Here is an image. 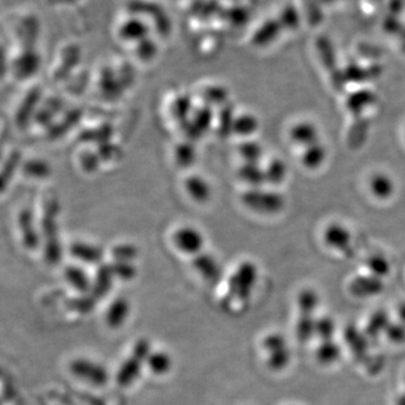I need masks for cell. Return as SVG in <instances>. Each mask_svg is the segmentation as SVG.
Masks as SVG:
<instances>
[{"instance_id":"cell-1","label":"cell","mask_w":405,"mask_h":405,"mask_svg":"<svg viewBox=\"0 0 405 405\" xmlns=\"http://www.w3.org/2000/svg\"><path fill=\"white\" fill-rule=\"evenodd\" d=\"M241 201L248 210L259 214H276L285 206L282 194L266 189L250 188L241 195Z\"/></svg>"},{"instance_id":"cell-2","label":"cell","mask_w":405,"mask_h":405,"mask_svg":"<svg viewBox=\"0 0 405 405\" xmlns=\"http://www.w3.org/2000/svg\"><path fill=\"white\" fill-rule=\"evenodd\" d=\"M171 242L180 253L194 258L204 250V233L194 225H180L171 234Z\"/></svg>"},{"instance_id":"cell-3","label":"cell","mask_w":405,"mask_h":405,"mask_svg":"<svg viewBox=\"0 0 405 405\" xmlns=\"http://www.w3.org/2000/svg\"><path fill=\"white\" fill-rule=\"evenodd\" d=\"M151 354L150 345L147 340L136 342L131 357L124 361L116 374V381L120 386H129L138 377L141 372L142 363H147Z\"/></svg>"},{"instance_id":"cell-4","label":"cell","mask_w":405,"mask_h":405,"mask_svg":"<svg viewBox=\"0 0 405 405\" xmlns=\"http://www.w3.org/2000/svg\"><path fill=\"white\" fill-rule=\"evenodd\" d=\"M257 267L250 261H244L234 270L230 280L228 287L230 291L239 300H246L249 298L253 286L257 282Z\"/></svg>"},{"instance_id":"cell-5","label":"cell","mask_w":405,"mask_h":405,"mask_svg":"<svg viewBox=\"0 0 405 405\" xmlns=\"http://www.w3.org/2000/svg\"><path fill=\"white\" fill-rule=\"evenodd\" d=\"M73 375L95 386H102L109 379L107 369L93 360L75 359L70 365Z\"/></svg>"},{"instance_id":"cell-6","label":"cell","mask_w":405,"mask_h":405,"mask_svg":"<svg viewBox=\"0 0 405 405\" xmlns=\"http://www.w3.org/2000/svg\"><path fill=\"white\" fill-rule=\"evenodd\" d=\"M17 226L21 233V242L26 249H37L41 246L42 234L32 210H21L17 217Z\"/></svg>"},{"instance_id":"cell-7","label":"cell","mask_w":405,"mask_h":405,"mask_svg":"<svg viewBox=\"0 0 405 405\" xmlns=\"http://www.w3.org/2000/svg\"><path fill=\"white\" fill-rule=\"evenodd\" d=\"M183 190L195 204L205 205L210 201L213 189L210 181L198 174H190L183 180Z\"/></svg>"},{"instance_id":"cell-8","label":"cell","mask_w":405,"mask_h":405,"mask_svg":"<svg viewBox=\"0 0 405 405\" xmlns=\"http://www.w3.org/2000/svg\"><path fill=\"white\" fill-rule=\"evenodd\" d=\"M324 240L327 246L333 249L341 251L345 255H352V246H351V233L348 228L339 224L333 223L325 228L324 232Z\"/></svg>"},{"instance_id":"cell-9","label":"cell","mask_w":405,"mask_h":405,"mask_svg":"<svg viewBox=\"0 0 405 405\" xmlns=\"http://www.w3.org/2000/svg\"><path fill=\"white\" fill-rule=\"evenodd\" d=\"M69 253L75 260L86 264H102L104 259V250L102 246L86 241L71 242Z\"/></svg>"},{"instance_id":"cell-10","label":"cell","mask_w":405,"mask_h":405,"mask_svg":"<svg viewBox=\"0 0 405 405\" xmlns=\"http://www.w3.org/2000/svg\"><path fill=\"white\" fill-rule=\"evenodd\" d=\"M192 267L201 275V278L208 282H219L222 276V270L213 255L201 252L192 258Z\"/></svg>"},{"instance_id":"cell-11","label":"cell","mask_w":405,"mask_h":405,"mask_svg":"<svg viewBox=\"0 0 405 405\" xmlns=\"http://www.w3.org/2000/svg\"><path fill=\"white\" fill-rule=\"evenodd\" d=\"M63 277L73 289L79 291L81 294H86L88 291H91L93 279L89 276V273L84 270V268L80 267L78 264L66 266L63 271Z\"/></svg>"},{"instance_id":"cell-12","label":"cell","mask_w":405,"mask_h":405,"mask_svg":"<svg viewBox=\"0 0 405 405\" xmlns=\"http://www.w3.org/2000/svg\"><path fill=\"white\" fill-rule=\"evenodd\" d=\"M375 102V93H372V90L361 89L351 93L347 97L345 106L351 114L354 115V118H357V117H361L363 111H366L367 108L374 105Z\"/></svg>"},{"instance_id":"cell-13","label":"cell","mask_w":405,"mask_h":405,"mask_svg":"<svg viewBox=\"0 0 405 405\" xmlns=\"http://www.w3.org/2000/svg\"><path fill=\"white\" fill-rule=\"evenodd\" d=\"M383 287L384 284L381 282V278L372 275L356 277L350 282L351 293L360 297L378 294Z\"/></svg>"},{"instance_id":"cell-14","label":"cell","mask_w":405,"mask_h":405,"mask_svg":"<svg viewBox=\"0 0 405 405\" xmlns=\"http://www.w3.org/2000/svg\"><path fill=\"white\" fill-rule=\"evenodd\" d=\"M198 159V151L194 141L183 140L177 143L174 149V163L179 168L188 169L195 165Z\"/></svg>"},{"instance_id":"cell-15","label":"cell","mask_w":405,"mask_h":405,"mask_svg":"<svg viewBox=\"0 0 405 405\" xmlns=\"http://www.w3.org/2000/svg\"><path fill=\"white\" fill-rule=\"evenodd\" d=\"M237 177L242 183H246L251 188H259L261 185L267 183L264 169L261 168L259 163L243 162L240 168L237 169Z\"/></svg>"},{"instance_id":"cell-16","label":"cell","mask_w":405,"mask_h":405,"mask_svg":"<svg viewBox=\"0 0 405 405\" xmlns=\"http://www.w3.org/2000/svg\"><path fill=\"white\" fill-rule=\"evenodd\" d=\"M230 93L222 84H206L201 91V102L212 108H221L228 104Z\"/></svg>"},{"instance_id":"cell-17","label":"cell","mask_w":405,"mask_h":405,"mask_svg":"<svg viewBox=\"0 0 405 405\" xmlns=\"http://www.w3.org/2000/svg\"><path fill=\"white\" fill-rule=\"evenodd\" d=\"M129 313V300L124 297H117L116 300H113L111 305L108 306L107 312H106L107 325L114 329L120 327L126 321Z\"/></svg>"},{"instance_id":"cell-18","label":"cell","mask_w":405,"mask_h":405,"mask_svg":"<svg viewBox=\"0 0 405 405\" xmlns=\"http://www.w3.org/2000/svg\"><path fill=\"white\" fill-rule=\"evenodd\" d=\"M194 108L195 107L192 104V97L187 93H179L171 102V116L180 124V126H183L192 116Z\"/></svg>"},{"instance_id":"cell-19","label":"cell","mask_w":405,"mask_h":405,"mask_svg":"<svg viewBox=\"0 0 405 405\" xmlns=\"http://www.w3.org/2000/svg\"><path fill=\"white\" fill-rule=\"evenodd\" d=\"M293 142L302 147H309L318 141V131L314 124L309 122H300L291 129Z\"/></svg>"},{"instance_id":"cell-20","label":"cell","mask_w":405,"mask_h":405,"mask_svg":"<svg viewBox=\"0 0 405 405\" xmlns=\"http://www.w3.org/2000/svg\"><path fill=\"white\" fill-rule=\"evenodd\" d=\"M114 278V271L111 269V264H102L93 279L91 291L93 297H102L107 294L111 291Z\"/></svg>"},{"instance_id":"cell-21","label":"cell","mask_w":405,"mask_h":405,"mask_svg":"<svg viewBox=\"0 0 405 405\" xmlns=\"http://www.w3.org/2000/svg\"><path fill=\"white\" fill-rule=\"evenodd\" d=\"M259 129V120L257 116L250 113L237 114L234 118L233 134L240 138H248L255 134Z\"/></svg>"},{"instance_id":"cell-22","label":"cell","mask_w":405,"mask_h":405,"mask_svg":"<svg viewBox=\"0 0 405 405\" xmlns=\"http://www.w3.org/2000/svg\"><path fill=\"white\" fill-rule=\"evenodd\" d=\"M237 114L234 113L233 106L228 102L223 107L219 108V113L216 115L215 127L217 129L219 136L228 138L233 133L234 118Z\"/></svg>"},{"instance_id":"cell-23","label":"cell","mask_w":405,"mask_h":405,"mask_svg":"<svg viewBox=\"0 0 405 405\" xmlns=\"http://www.w3.org/2000/svg\"><path fill=\"white\" fill-rule=\"evenodd\" d=\"M370 190L379 199H388L393 195L395 185L390 176L385 174H375L370 178Z\"/></svg>"},{"instance_id":"cell-24","label":"cell","mask_w":405,"mask_h":405,"mask_svg":"<svg viewBox=\"0 0 405 405\" xmlns=\"http://www.w3.org/2000/svg\"><path fill=\"white\" fill-rule=\"evenodd\" d=\"M325 159H327V149L320 142L306 147L302 156L303 165L309 169L320 168Z\"/></svg>"},{"instance_id":"cell-25","label":"cell","mask_w":405,"mask_h":405,"mask_svg":"<svg viewBox=\"0 0 405 405\" xmlns=\"http://www.w3.org/2000/svg\"><path fill=\"white\" fill-rule=\"evenodd\" d=\"M237 152L243 162L248 163H260L261 158L264 156V147L259 142L246 138L241 142L237 147Z\"/></svg>"},{"instance_id":"cell-26","label":"cell","mask_w":405,"mask_h":405,"mask_svg":"<svg viewBox=\"0 0 405 405\" xmlns=\"http://www.w3.org/2000/svg\"><path fill=\"white\" fill-rule=\"evenodd\" d=\"M369 131V120L363 116L357 117L349 131L348 142L351 147H359L367 138Z\"/></svg>"},{"instance_id":"cell-27","label":"cell","mask_w":405,"mask_h":405,"mask_svg":"<svg viewBox=\"0 0 405 405\" xmlns=\"http://www.w3.org/2000/svg\"><path fill=\"white\" fill-rule=\"evenodd\" d=\"M23 172L27 177L33 179H45L51 174V165L48 161L42 159H30L24 162L23 165Z\"/></svg>"},{"instance_id":"cell-28","label":"cell","mask_w":405,"mask_h":405,"mask_svg":"<svg viewBox=\"0 0 405 405\" xmlns=\"http://www.w3.org/2000/svg\"><path fill=\"white\" fill-rule=\"evenodd\" d=\"M171 363L172 361H171L170 356L163 351L151 352L147 359V367L156 375H163L165 372H168L171 368Z\"/></svg>"},{"instance_id":"cell-29","label":"cell","mask_w":405,"mask_h":405,"mask_svg":"<svg viewBox=\"0 0 405 405\" xmlns=\"http://www.w3.org/2000/svg\"><path fill=\"white\" fill-rule=\"evenodd\" d=\"M266 180L271 185H280L287 176V165L280 159H273L264 168Z\"/></svg>"},{"instance_id":"cell-30","label":"cell","mask_w":405,"mask_h":405,"mask_svg":"<svg viewBox=\"0 0 405 405\" xmlns=\"http://www.w3.org/2000/svg\"><path fill=\"white\" fill-rule=\"evenodd\" d=\"M102 158L97 151L84 150L79 153L78 165L86 174H93L98 170L102 163Z\"/></svg>"},{"instance_id":"cell-31","label":"cell","mask_w":405,"mask_h":405,"mask_svg":"<svg viewBox=\"0 0 405 405\" xmlns=\"http://www.w3.org/2000/svg\"><path fill=\"white\" fill-rule=\"evenodd\" d=\"M366 266L372 276L381 277L386 276L390 273V264L385 258L384 255H372L367 259Z\"/></svg>"},{"instance_id":"cell-32","label":"cell","mask_w":405,"mask_h":405,"mask_svg":"<svg viewBox=\"0 0 405 405\" xmlns=\"http://www.w3.org/2000/svg\"><path fill=\"white\" fill-rule=\"evenodd\" d=\"M111 255H113L114 261L133 262L138 257V249L131 243H120L113 248Z\"/></svg>"},{"instance_id":"cell-33","label":"cell","mask_w":405,"mask_h":405,"mask_svg":"<svg viewBox=\"0 0 405 405\" xmlns=\"http://www.w3.org/2000/svg\"><path fill=\"white\" fill-rule=\"evenodd\" d=\"M111 269L114 271L115 277L120 278L122 280H129V279L134 278L136 275V268H135L133 262H127V261H114V264H111Z\"/></svg>"},{"instance_id":"cell-34","label":"cell","mask_w":405,"mask_h":405,"mask_svg":"<svg viewBox=\"0 0 405 405\" xmlns=\"http://www.w3.org/2000/svg\"><path fill=\"white\" fill-rule=\"evenodd\" d=\"M144 43H145V45H143L142 41L141 42L138 43V45H136V48H138L136 54H138L140 60L151 61L152 59H154V57H156V46H154V44H149L147 39H144Z\"/></svg>"},{"instance_id":"cell-35","label":"cell","mask_w":405,"mask_h":405,"mask_svg":"<svg viewBox=\"0 0 405 405\" xmlns=\"http://www.w3.org/2000/svg\"><path fill=\"white\" fill-rule=\"evenodd\" d=\"M93 296H81L79 298L71 300V305L73 309H77L79 312H89L93 309Z\"/></svg>"},{"instance_id":"cell-36","label":"cell","mask_w":405,"mask_h":405,"mask_svg":"<svg viewBox=\"0 0 405 405\" xmlns=\"http://www.w3.org/2000/svg\"><path fill=\"white\" fill-rule=\"evenodd\" d=\"M399 315H405V307H402V309H399Z\"/></svg>"}]
</instances>
